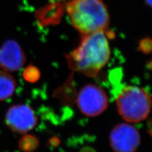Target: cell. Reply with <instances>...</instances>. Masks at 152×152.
Instances as JSON below:
<instances>
[{
    "label": "cell",
    "instance_id": "5b68a950",
    "mask_svg": "<svg viewBox=\"0 0 152 152\" xmlns=\"http://www.w3.org/2000/svg\"><path fill=\"white\" fill-rule=\"evenodd\" d=\"M109 140L115 152H135L140 145L141 136L135 127L122 123L112 129Z\"/></svg>",
    "mask_w": 152,
    "mask_h": 152
},
{
    "label": "cell",
    "instance_id": "6da1fadb",
    "mask_svg": "<svg viewBox=\"0 0 152 152\" xmlns=\"http://www.w3.org/2000/svg\"><path fill=\"white\" fill-rule=\"evenodd\" d=\"M110 55L107 31H101L84 35L66 60L71 69L93 77L107 65Z\"/></svg>",
    "mask_w": 152,
    "mask_h": 152
},
{
    "label": "cell",
    "instance_id": "ba28073f",
    "mask_svg": "<svg viewBox=\"0 0 152 152\" xmlns=\"http://www.w3.org/2000/svg\"><path fill=\"white\" fill-rule=\"evenodd\" d=\"M16 87V82L11 75L0 70V101L11 97Z\"/></svg>",
    "mask_w": 152,
    "mask_h": 152
},
{
    "label": "cell",
    "instance_id": "3957f363",
    "mask_svg": "<svg viewBox=\"0 0 152 152\" xmlns=\"http://www.w3.org/2000/svg\"><path fill=\"white\" fill-rule=\"evenodd\" d=\"M116 104L117 111L124 120L137 123L148 116L152 107V99L145 89L126 86L118 93Z\"/></svg>",
    "mask_w": 152,
    "mask_h": 152
},
{
    "label": "cell",
    "instance_id": "52a82bcc",
    "mask_svg": "<svg viewBox=\"0 0 152 152\" xmlns=\"http://www.w3.org/2000/svg\"><path fill=\"white\" fill-rule=\"evenodd\" d=\"M26 61L21 46L13 40L7 41L0 48V68L7 72L20 69Z\"/></svg>",
    "mask_w": 152,
    "mask_h": 152
},
{
    "label": "cell",
    "instance_id": "277c9868",
    "mask_svg": "<svg viewBox=\"0 0 152 152\" xmlns=\"http://www.w3.org/2000/svg\"><path fill=\"white\" fill-rule=\"evenodd\" d=\"M78 108L87 117H96L105 111L108 99L103 89L94 84L83 87L77 98Z\"/></svg>",
    "mask_w": 152,
    "mask_h": 152
},
{
    "label": "cell",
    "instance_id": "30bf717a",
    "mask_svg": "<svg viewBox=\"0 0 152 152\" xmlns=\"http://www.w3.org/2000/svg\"><path fill=\"white\" fill-rule=\"evenodd\" d=\"M23 76L26 81L34 83L39 79L40 72L35 66H28L25 69Z\"/></svg>",
    "mask_w": 152,
    "mask_h": 152
},
{
    "label": "cell",
    "instance_id": "8fae6325",
    "mask_svg": "<svg viewBox=\"0 0 152 152\" xmlns=\"http://www.w3.org/2000/svg\"><path fill=\"white\" fill-rule=\"evenodd\" d=\"M60 139L56 136H54L53 137H51V138L49 141V144H50V146L54 147V148L55 147L58 146L60 144Z\"/></svg>",
    "mask_w": 152,
    "mask_h": 152
},
{
    "label": "cell",
    "instance_id": "8992f818",
    "mask_svg": "<svg viewBox=\"0 0 152 152\" xmlns=\"http://www.w3.org/2000/svg\"><path fill=\"white\" fill-rule=\"evenodd\" d=\"M5 122L13 132L24 134L35 127L37 117L30 107L18 104L9 108L6 114Z\"/></svg>",
    "mask_w": 152,
    "mask_h": 152
},
{
    "label": "cell",
    "instance_id": "9c48e42d",
    "mask_svg": "<svg viewBox=\"0 0 152 152\" xmlns=\"http://www.w3.org/2000/svg\"><path fill=\"white\" fill-rule=\"evenodd\" d=\"M39 140L32 135H26L19 141V148L23 152H33L39 146Z\"/></svg>",
    "mask_w": 152,
    "mask_h": 152
},
{
    "label": "cell",
    "instance_id": "7a4b0ae2",
    "mask_svg": "<svg viewBox=\"0 0 152 152\" xmlns=\"http://www.w3.org/2000/svg\"><path fill=\"white\" fill-rule=\"evenodd\" d=\"M66 9L72 25L83 36L107 30L110 17L103 0H71Z\"/></svg>",
    "mask_w": 152,
    "mask_h": 152
},
{
    "label": "cell",
    "instance_id": "7c38bea8",
    "mask_svg": "<svg viewBox=\"0 0 152 152\" xmlns=\"http://www.w3.org/2000/svg\"><path fill=\"white\" fill-rule=\"evenodd\" d=\"M145 1L146 2L147 4H148L149 6L152 7V0H145Z\"/></svg>",
    "mask_w": 152,
    "mask_h": 152
}]
</instances>
